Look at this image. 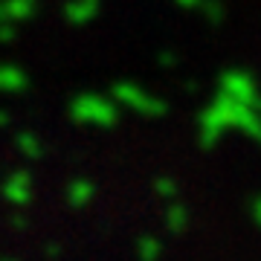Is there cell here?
Instances as JSON below:
<instances>
[{
	"mask_svg": "<svg viewBox=\"0 0 261 261\" xmlns=\"http://www.w3.org/2000/svg\"><path fill=\"white\" fill-rule=\"evenodd\" d=\"M99 15V0H70L64 6V18L73 27H84Z\"/></svg>",
	"mask_w": 261,
	"mask_h": 261,
	"instance_id": "cell-5",
	"label": "cell"
},
{
	"mask_svg": "<svg viewBox=\"0 0 261 261\" xmlns=\"http://www.w3.org/2000/svg\"><path fill=\"white\" fill-rule=\"evenodd\" d=\"M35 9H38V0H6L3 3V15L12 23H27L35 15Z\"/></svg>",
	"mask_w": 261,
	"mask_h": 261,
	"instance_id": "cell-7",
	"label": "cell"
},
{
	"mask_svg": "<svg viewBox=\"0 0 261 261\" xmlns=\"http://www.w3.org/2000/svg\"><path fill=\"white\" fill-rule=\"evenodd\" d=\"M27 87H29V79L20 67H12V64L0 67V90L3 93H23Z\"/></svg>",
	"mask_w": 261,
	"mask_h": 261,
	"instance_id": "cell-6",
	"label": "cell"
},
{
	"mask_svg": "<svg viewBox=\"0 0 261 261\" xmlns=\"http://www.w3.org/2000/svg\"><path fill=\"white\" fill-rule=\"evenodd\" d=\"M18 145L27 151L29 157H38V154H41V145H38V140L32 137V134H20V137H18Z\"/></svg>",
	"mask_w": 261,
	"mask_h": 261,
	"instance_id": "cell-9",
	"label": "cell"
},
{
	"mask_svg": "<svg viewBox=\"0 0 261 261\" xmlns=\"http://www.w3.org/2000/svg\"><path fill=\"white\" fill-rule=\"evenodd\" d=\"M200 12L209 18V23H221V20H224V6H221L218 0H206L203 6H200Z\"/></svg>",
	"mask_w": 261,
	"mask_h": 261,
	"instance_id": "cell-8",
	"label": "cell"
},
{
	"mask_svg": "<svg viewBox=\"0 0 261 261\" xmlns=\"http://www.w3.org/2000/svg\"><path fill=\"white\" fill-rule=\"evenodd\" d=\"M226 128L244 130V134H250L252 140L261 142V113L241 102H235V99H229L226 93H218L215 102L200 113V142L212 145Z\"/></svg>",
	"mask_w": 261,
	"mask_h": 261,
	"instance_id": "cell-1",
	"label": "cell"
},
{
	"mask_svg": "<svg viewBox=\"0 0 261 261\" xmlns=\"http://www.w3.org/2000/svg\"><path fill=\"white\" fill-rule=\"evenodd\" d=\"M160 64H163V67H174V64H177V56H171V53H163V56H160Z\"/></svg>",
	"mask_w": 261,
	"mask_h": 261,
	"instance_id": "cell-12",
	"label": "cell"
},
{
	"mask_svg": "<svg viewBox=\"0 0 261 261\" xmlns=\"http://www.w3.org/2000/svg\"><path fill=\"white\" fill-rule=\"evenodd\" d=\"M70 116L82 125H99V128H111L119 119V102L108 99L99 93H79L70 102Z\"/></svg>",
	"mask_w": 261,
	"mask_h": 261,
	"instance_id": "cell-2",
	"label": "cell"
},
{
	"mask_svg": "<svg viewBox=\"0 0 261 261\" xmlns=\"http://www.w3.org/2000/svg\"><path fill=\"white\" fill-rule=\"evenodd\" d=\"M0 20H6V15H3V3H0Z\"/></svg>",
	"mask_w": 261,
	"mask_h": 261,
	"instance_id": "cell-14",
	"label": "cell"
},
{
	"mask_svg": "<svg viewBox=\"0 0 261 261\" xmlns=\"http://www.w3.org/2000/svg\"><path fill=\"white\" fill-rule=\"evenodd\" d=\"M18 38V23H12V20H0V41L3 44H9Z\"/></svg>",
	"mask_w": 261,
	"mask_h": 261,
	"instance_id": "cell-10",
	"label": "cell"
},
{
	"mask_svg": "<svg viewBox=\"0 0 261 261\" xmlns=\"http://www.w3.org/2000/svg\"><path fill=\"white\" fill-rule=\"evenodd\" d=\"M174 3H177V6H183V9H200L206 0H174Z\"/></svg>",
	"mask_w": 261,
	"mask_h": 261,
	"instance_id": "cell-11",
	"label": "cell"
},
{
	"mask_svg": "<svg viewBox=\"0 0 261 261\" xmlns=\"http://www.w3.org/2000/svg\"><path fill=\"white\" fill-rule=\"evenodd\" d=\"M221 93H226L229 99H235V102H241V105H247V108L261 113L258 84H255V79L250 73H244V70H226L221 75Z\"/></svg>",
	"mask_w": 261,
	"mask_h": 261,
	"instance_id": "cell-4",
	"label": "cell"
},
{
	"mask_svg": "<svg viewBox=\"0 0 261 261\" xmlns=\"http://www.w3.org/2000/svg\"><path fill=\"white\" fill-rule=\"evenodd\" d=\"M113 99L119 105H125V108H134L137 113H142V116H166L168 105L163 102V99H157L154 93H145L142 87H137V84L130 82H116L113 84Z\"/></svg>",
	"mask_w": 261,
	"mask_h": 261,
	"instance_id": "cell-3",
	"label": "cell"
},
{
	"mask_svg": "<svg viewBox=\"0 0 261 261\" xmlns=\"http://www.w3.org/2000/svg\"><path fill=\"white\" fill-rule=\"evenodd\" d=\"M6 122H9V113H6V111H0V128H3Z\"/></svg>",
	"mask_w": 261,
	"mask_h": 261,
	"instance_id": "cell-13",
	"label": "cell"
}]
</instances>
